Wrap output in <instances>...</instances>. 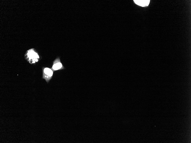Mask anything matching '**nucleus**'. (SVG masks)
<instances>
[{
	"label": "nucleus",
	"instance_id": "1",
	"mask_svg": "<svg viewBox=\"0 0 191 143\" xmlns=\"http://www.w3.org/2000/svg\"><path fill=\"white\" fill-rule=\"evenodd\" d=\"M136 4L142 7H145L149 5L150 0H134Z\"/></svg>",
	"mask_w": 191,
	"mask_h": 143
},
{
	"label": "nucleus",
	"instance_id": "3",
	"mask_svg": "<svg viewBox=\"0 0 191 143\" xmlns=\"http://www.w3.org/2000/svg\"><path fill=\"white\" fill-rule=\"evenodd\" d=\"M62 67V63L60 62H58L54 64L52 67V68L54 70H59L61 69Z\"/></svg>",
	"mask_w": 191,
	"mask_h": 143
},
{
	"label": "nucleus",
	"instance_id": "2",
	"mask_svg": "<svg viewBox=\"0 0 191 143\" xmlns=\"http://www.w3.org/2000/svg\"><path fill=\"white\" fill-rule=\"evenodd\" d=\"M44 73L48 76L47 80L46 82L48 83L51 78L53 74V72L51 69L48 68H46L44 69Z\"/></svg>",
	"mask_w": 191,
	"mask_h": 143
}]
</instances>
